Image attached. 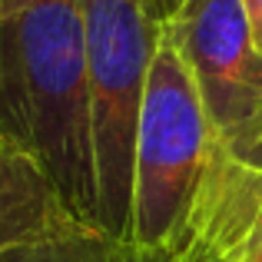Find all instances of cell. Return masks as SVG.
I'll return each instance as SVG.
<instances>
[{"instance_id": "cell-4", "label": "cell", "mask_w": 262, "mask_h": 262, "mask_svg": "<svg viewBox=\"0 0 262 262\" xmlns=\"http://www.w3.org/2000/svg\"><path fill=\"white\" fill-rule=\"evenodd\" d=\"M163 37L183 53L216 140L262 169V50L249 37L243 0H189Z\"/></svg>"}, {"instance_id": "cell-3", "label": "cell", "mask_w": 262, "mask_h": 262, "mask_svg": "<svg viewBox=\"0 0 262 262\" xmlns=\"http://www.w3.org/2000/svg\"><path fill=\"white\" fill-rule=\"evenodd\" d=\"M100 229L129 239L136 123L163 27L143 0H80Z\"/></svg>"}, {"instance_id": "cell-8", "label": "cell", "mask_w": 262, "mask_h": 262, "mask_svg": "<svg viewBox=\"0 0 262 262\" xmlns=\"http://www.w3.org/2000/svg\"><path fill=\"white\" fill-rule=\"evenodd\" d=\"M243 13L249 24L252 43H256V50H262V0H243Z\"/></svg>"}, {"instance_id": "cell-9", "label": "cell", "mask_w": 262, "mask_h": 262, "mask_svg": "<svg viewBox=\"0 0 262 262\" xmlns=\"http://www.w3.org/2000/svg\"><path fill=\"white\" fill-rule=\"evenodd\" d=\"M236 262H262V216L256 219V226H252L249 239L243 243V249H239V259Z\"/></svg>"}, {"instance_id": "cell-7", "label": "cell", "mask_w": 262, "mask_h": 262, "mask_svg": "<svg viewBox=\"0 0 262 262\" xmlns=\"http://www.w3.org/2000/svg\"><path fill=\"white\" fill-rule=\"evenodd\" d=\"M143 4H146L149 17H153L156 24H160V27H166L169 20H173V17H176L179 10H183L186 4H189V0H143Z\"/></svg>"}, {"instance_id": "cell-5", "label": "cell", "mask_w": 262, "mask_h": 262, "mask_svg": "<svg viewBox=\"0 0 262 262\" xmlns=\"http://www.w3.org/2000/svg\"><path fill=\"white\" fill-rule=\"evenodd\" d=\"M77 223L47 173L0 136V252Z\"/></svg>"}, {"instance_id": "cell-6", "label": "cell", "mask_w": 262, "mask_h": 262, "mask_svg": "<svg viewBox=\"0 0 262 262\" xmlns=\"http://www.w3.org/2000/svg\"><path fill=\"white\" fill-rule=\"evenodd\" d=\"M0 262H176L173 256L149 252L83 223H67L60 229L20 243L0 252Z\"/></svg>"}, {"instance_id": "cell-10", "label": "cell", "mask_w": 262, "mask_h": 262, "mask_svg": "<svg viewBox=\"0 0 262 262\" xmlns=\"http://www.w3.org/2000/svg\"><path fill=\"white\" fill-rule=\"evenodd\" d=\"M20 0H0V13H7V10H13Z\"/></svg>"}, {"instance_id": "cell-1", "label": "cell", "mask_w": 262, "mask_h": 262, "mask_svg": "<svg viewBox=\"0 0 262 262\" xmlns=\"http://www.w3.org/2000/svg\"><path fill=\"white\" fill-rule=\"evenodd\" d=\"M0 136L43 169L77 223L100 229L80 0L0 13Z\"/></svg>"}, {"instance_id": "cell-2", "label": "cell", "mask_w": 262, "mask_h": 262, "mask_svg": "<svg viewBox=\"0 0 262 262\" xmlns=\"http://www.w3.org/2000/svg\"><path fill=\"white\" fill-rule=\"evenodd\" d=\"M223 156L183 53L160 33L136 123L129 239L186 262L209 176Z\"/></svg>"}]
</instances>
